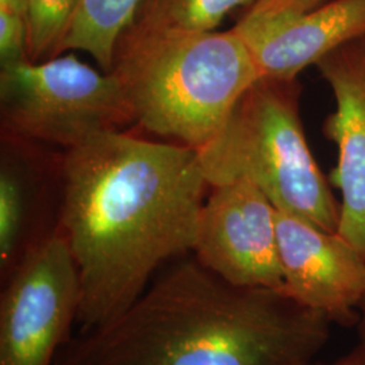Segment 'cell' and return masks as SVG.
Here are the masks:
<instances>
[{"label": "cell", "mask_w": 365, "mask_h": 365, "mask_svg": "<svg viewBox=\"0 0 365 365\" xmlns=\"http://www.w3.org/2000/svg\"><path fill=\"white\" fill-rule=\"evenodd\" d=\"M60 233L78 267L80 331L122 313L167 261L194 250L209 182L197 149L119 131L69 149Z\"/></svg>", "instance_id": "obj_1"}, {"label": "cell", "mask_w": 365, "mask_h": 365, "mask_svg": "<svg viewBox=\"0 0 365 365\" xmlns=\"http://www.w3.org/2000/svg\"><path fill=\"white\" fill-rule=\"evenodd\" d=\"M330 319L286 294L238 287L182 261L99 327L78 331L53 365H307Z\"/></svg>", "instance_id": "obj_2"}, {"label": "cell", "mask_w": 365, "mask_h": 365, "mask_svg": "<svg viewBox=\"0 0 365 365\" xmlns=\"http://www.w3.org/2000/svg\"><path fill=\"white\" fill-rule=\"evenodd\" d=\"M111 71L135 120L195 149L223 129L240 99L261 78L233 29L188 33L135 24L119 39Z\"/></svg>", "instance_id": "obj_3"}, {"label": "cell", "mask_w": 365, "mask_h": 365, "mask_svg": "<svg viewBox=\"0 0 365 365\" xmlns=\"http://www.w3.org/2000/svg\"><path fill=\"white\" fill-rule=\"evenodd\" d=\"M297 80L260 78L226 125L197 149L211 187L249 180L277 211L337 233L339 205L306 143Z\"/></svg>", "instance_id": "obj_4"}, {"label": "cell", "mask_w": 365, "mask_h": 365, "mask_svg": "<svg viewBox=\"0 0 365 365\" xmlns=\"http://www.w3.org/2000/svg\"><path fill=\"white\" fill-rule=\"evenodd\" d=\"M0 101L11 130L69 149L135 119L117 75L99 73L73 54L3 64Z\"/></svg>", "instance_id": "obj_5"}, {"label": "cell", "mask_w": 365, "mask_h": 365, "mask_svg": "<svg viewBox=\"0 0 365 365\" xmlns=\"http://www.w3.org/2000/svg\"><path fill=\"white\" fill-rule=\"evenodd\" d=\"M80 280L61 233L21 257L0 298V365H53L78 322Z\"/></svg>", "instance_id": "obj_6"}, {"label": "cell", "mask_w": 365, "mask_h": 365, "mask_svg": "<svg viewBox=\"0 0 365 365\" xmlns=\"http://www.w3.org/2000/svg\"><path fill=\"white\" fill-rule=\"evenodd\" d=\"M196 260L238 287L284 292L276 209L249 180L212 187L196 235Z\"/></svg>", "instance_id": "obj_7"}, {"label": "cell", "mask_w": 365, "mask_h": 365, "mask_svg": "<svg viewBox=\"0 0 365 365\" xmlns=\"http://www.w3.org/2000/svg\"><path fill=\"white\" fill-rule=\"evenodd\" d=\"M233 31L261 78L297 80L304 68L365 34V0H329L309 11L256 0Z\"/></svg>", "instance_id": "obj_8"}, {"label": "cell", "mask_w": 365, "mask_h": 365, "mask_svg": "<svg viewBox=\"0 0 365 365\" xmlns=\"http://www.w3.org/2000/svg\"><path fill=\"white\" fill-rule=\"evenodd\" d=\"M284 292L331 322L351 324L365 297V259L337 233L276 210Z\"/></svg>", "instance_id": "obj_9"}, {"label": "cell", "mask_w": 365, "mask_h": 365, "mask_svg": "<svg viewBox=\"0 0 365 365\" xmlns=\"http://www.w3.org/2000/svg\"><path fill=\"white\" fill-rule=\"evenodd\" d=\"M315 66L336 99L324 131L339 152L331 173L342 196L337 235L365 259V34L327 53Z\"/></svg>", "instance_id": "obj_10"}, {"label": "cell", "mask_w": 365, "mask_h": 365, "mask_svg": "<svg viewBox=\"0 0 365 365\" xmlns=\"http://www.w3.org/2000/svg\"><path fill=\"white\" fill-rule=\"evenodd\" d=\"M144 0H81L61 52L88 53L105 71L114 66L119 39L133 25Z\"/></svg>", "instance_id": "obj_11"}, {"label": "cell", "mask_w": 365, "mask_h": 365, "mask_svg": "<svg viewBox=\"0 0 365 365\" xmlns=\"http://www.w3.org/2000/svg\"><path fill=\"white\" fill-rule=\"evenodd\" d=\"M256 0H144L133 24L188 33L215 31L227 14Z\"/></svg>", "instance_id": "obj_12"}, {"label": "cell", "mask_w": 365, "mask_h": 365, "mask_svg": "<svg viewBox=\"0 0 365 365\" xmlns=\"http://www.w3.org/2000/svg\"><path fill=\"white\" fill-rule=\"evenodd\" d=\"M81 0H26V54L30 61L61 53L68 29Z\"/></svg>", "instance_id": "obj_13"}, {"label": "cell", "mask_w": 365, "mask_h": 365, "mask_svg": "<svg viewBox=\"0 0 365 365\" xmlns=\"http://www.w3.org/2000/svg\"><path fill=\"white\" fill-rule=\"evenodd\" d=\"M25 221L24 191L16 178L9 172L0 176V262L1 269L11 274V264L19 245Z\"/></svg>", "instance_id": "obj_14"}, {"label": "cell", "mask_w": 365, "mask_h": 365, "mask_svg": "<svg viewBox=\"0 0 365 365\" xmlns=\"http://www.w3.org/2000/svg\"><path fill=\"white\" fill-rule=\"evenodd\" d=\"M269 1L295 11H309L321 4H325L329 0H269Z\"/></svg>", "instance_id": "obj_15"}, {"label": "cell", "mask_w": 365, "mask_h": 365, "mask_svg": "<svg viewBox=\"0 0 365 365\" xmlns=\"http://www.w3.org/2000/svg\"><path fill=\"white\" fill-rule=\"evenodd\" d=\"M307 365H365V344L361 342L353 352L341 357L333 363H327V364L309 363Z\"/></svg>", "instance_id": "obj_16"}, {"label": "cell", "mask_w": 365, "mask_h": 365, "mask_svg": "<svg viewBox=\"0 0 365 365\" xmlns=\"http://www.w3.org/2000/svg\"><path fill=\"white\" fill-rule=\"evenodd\" d=\"M360 310H361V317H360V337H361V342L365 344V297L361 304H360Z\"/></svg>", "instance_id": "obj_17"}]
</instances>
